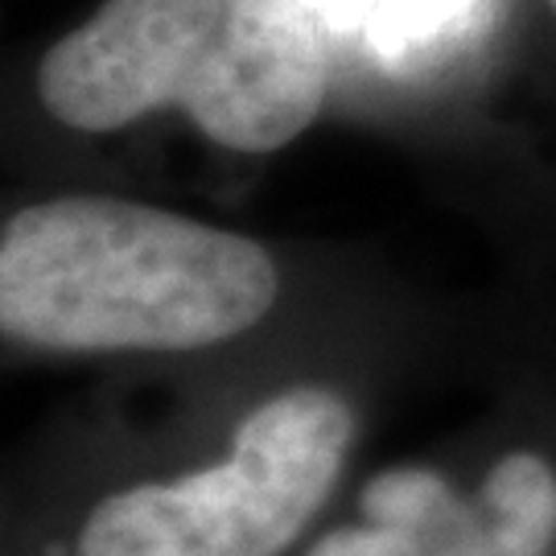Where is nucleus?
Returning <instances> with one entry per match:
<instances>
[{
    "label": "nucleus",
    "instance_id": "obj_1",
    "mask_svg": "<svg viewBox=\"0 0 556 556\" xmlns=\"http://www.w3.org/2000/svg\"><path fill=\"white\" fill-rule=\"evenodd\" d=\"M256 239L128 199H50L0 236V321L50 351H194L277 301Z\"/></svg>",
    "mask_w": 556,
    "mask_h": 556
},
{
    "label": "nucleus",
    "instance_id": "obj_2",
    "mask_svg": "<svg viewBox=\"0 0 556 556\" xmlns=\"http://www.w3.org/2000/svg\"><path fill=\"white\" fill-rule=\"evenodd\" d=\"M330 50L305 0H103L38 66L46 112L116 132L181 108L236 153H273L321 112Z\"/></svg>",
    "mask_w": 556,
    "mask_h": 556
},
{
    "label": "nucleus",
    "instance_id": "obj_3",
    "mask_svg": "<svg viewBox=\"0 0 556 556\" xmlns=\"http://www.w3.org/2000/svg\"><path fill=\"white\" fill-rule=\"evenodd\" d=\"M351 433V408L326 388L273 396L227 462L103 498L79 556H280L330 495Z\"/></svg>",
    "mask_w": 556,
    "mask_h": 556
},
{
    "label": "nucleus",
    "instance_id": "obj_4",
    "mask_svg": "<svg viewBox=\"0 0 556 556\" xmlns=\"http://www.w3.org/2000/svg\"><path fill=\"white\" fill-rule=\"evenodd\" d=\"M363 511L392 523L425 556H507L486 503L466 507L450 482L429 470H388L363 491Z\"/></svg>",
    "mask_w": 556,
    "mask_h": 556
},
{
    "label": "nucleus",
    "instance_id": "obj_5",
    "mask_svg": "<svg viewBox=\"0 0 556 556\" xmlns=\"http://www.w3.org/2000/svg\"><path fill=\"white\" fill-rule=\"evenodd\" d=\"M482 503L491 507L507 556H544L556 536V475L536 454L503 457L486 475Z\"/></svg>",
    "mask_w": 556,
    "mask_h": 556
},
{
    "label": "nucleus",
    "instance_id": "obj_6",
    "mask_svg": "<svg viewBox=\"0 0 556 556\" xmlns=\"http://www.w3.org/2000/svg\"><path fill=\"white\" fill-rule=\"evenodd\" d=\"M309 4V0H305ZM475 0H318L334 25H355L383 54H413L417 46L445 38Z\"/></svg>",
    "mask_w": 556,
    "mask_h": 556
},
{
    "label": "nucleus",
    "instance_id": "obj_7",
    "mask_svg": "<svg viewBox=\"0 0 556 556\" xmlns=\"http://www.w3.org/2000/svg\"><path fill=\"white\" fill-rule=\"evenodd\" d=\"M309 556H425L392 523H367V528H342L334 536H326Z\"/></svg>",
    "mask_w": 556,
    "mask_h": 556
},
{
    "label": "nucleus",
    "instance_id": "obj_8",
    "mask_svg": "<svg viewBox=\"0 0 556 556\" xmlns=\"http://www.w3.org/2000/svg\"><path fill=\"white\" fill-rule=\"evenodd\" d=\"M548 4H553V13H556V0H548Z\"/></svg>",
    "mask_w": 556,
    "mask_h": 556
}]
</instances>
